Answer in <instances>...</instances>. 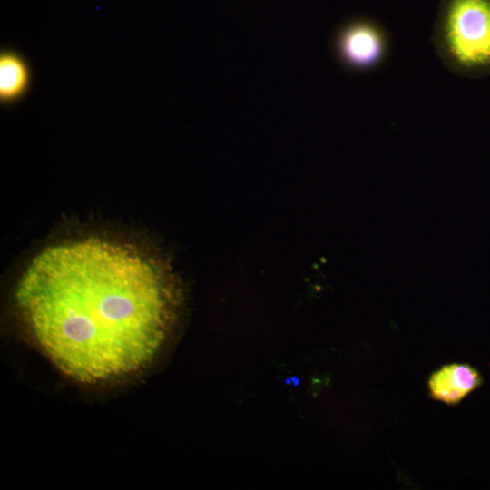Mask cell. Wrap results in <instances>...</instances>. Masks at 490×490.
Returning a JSON list of instances; mask_svg holds the SVG:
<instances>
[{
    "label": "cell",
    "instance_id": "6da1fadb",
    "mask_svg": "<svg viewBox=\"0 0 490 490\" xmlns=\"http://www.w3.org/2000/svg\"><path fill=\"white\" fill-rule=\"evenodd\" d=\"M15 297L48 359L67 377L96 384L152 361L177 319L181 289L162 254L89 237L35 255Z\"/></svg>",
    "mask_w": 490,
    "mask_h": 490
},
{
    "label": "cell",
    "instance_id": "7a4b0ae2",
    "mask_svg": "<svg viewBox=\"0 0 490 490\" xmlns=\"http://www.w3.org/2000/svg\"><path fill=\"white\" fill-rule=\"evenodd\" d=\"M433 41L448 70L490 65V0H447Z\"/></svg>",
    "mask_w": 490,
    "mask_h": 490
},
{
    "label": "cell",
    "instance_id": "3957f363",
    "mask_svg": "<svg viewBox=\"0 0 490 490\" xmlns=\"http://www.w3.org/2000/svg\"><path fill=\"white\" fill-rule=\"evenodd\" d=\"M335 48L339 60L348 68H370L384 54V39L375 26L354 22L344 26L337 35Z\"/></svg>",
    "mask_w": 490,
    "mask_h": 490
},
{
    "label": "cell",
    "instance_id": "277c9868",
    "mask_svg": "<svg viewBox=\"0 0 490 490\" xmlns=\"http://www.w3.org/2000/svg\"><path fill=\"white\" fill-rule=\"evenodd\" d=\"M482 383L479 372L468 364H447L429 377L432 397L447 405L460 402Z\"/></svg>",
    "mask_w": 490,
    "mask_h": 490
},
{
    "label": "cell",
    "instance_id": "5b68a950",
    "mask_svg": "<svg viewBox=\"0 0 490 490\" xmlns=\"http://www.w3.org/2000/svg\"><path fill=\"white\" fill-rule=\"evenodd\" d=\"M30 80L29 69L17 54L4 52L0 55V100L10 103L20 98Z\"/></svg>",
    "mask_w": 490,
    "mask_h": 490
}]
</instances>
